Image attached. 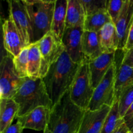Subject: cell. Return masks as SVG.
<instances>
[{
	"label": "cell",
	"mask_w": 133,
	"mask_h": 133,
	"mask_svg": "<svg viewBox=\"0 0 133 133\" xmlns=\"http://www.w3.org/2000/svg\"><path fill=\"white\" fill-rule=\"evenodd\" d=\"M85 110L71 101L68 91L53 105L48 128L53 133H78Z\"/></svg>",
	"instance_id": "obj_2"
},
{
	"label": "cell",
	"mask_w": 133,
	"mask_h": 133,
	"mask_svg": "<svg viewBox=\"0 0 133 133\" xmlns=\"http://www.w3.org/2000/svg\"><path fill=\"white\" fill-rule=\"evenodd\" d=\"M132 22L133 0H127L125 2L123 9L114 23L118 38V49L124 50Z\"/></svg>",
	"instance_id": "obj_15"
},
{
	"label": "cell",
	"mask_w": 133,
	"mask_h": 133,
	"mask_svg": "<svg viewBox=\"0 0 133 133\" xmlns=\"http://www.w3.org/2000/svg\"><path fill=\"white\" fill-rule=\"evenodd\" d=\"M124 52L123 49L115 52V101H118L125 90L133 85V68L122 63Z\"/></svg>",
	"instance_id": "obj_12"
},
{
	"label": "cell",
	"mask_w": 133,
	"mask_h": 133,
	"mask_svg": "<svg viewBox=\"0 0 133 133\" xmlns=\"http://www.w3.org/2000/svg\"><path fill=\"white\" fill-rule=\"evenodd\" d=\"M123 1H127V0H123Z\"/></svg>",
	"instance_id": "obj_37"
},
{
	"label": "cell",
	"mask_w": 133,
	"mask_h": 133,
	"mask_svg": "<svg viewBox=\"0 0 133 133\" xmlns=\"http://www.w3.org/2000/svg\"><path fill=\"white\" fill-rule=\"evenodd\" d=\"M129 132L130 131L128 127L127 126L126 123L123 122V123L119 125L112 133H129Z\"/></svg>",
	"instance_id": "obj_33"
},
{
	"label": "cell",
	"mask_w": 133,
	"mask_h": 133,
	"mask_svg": "<svg viewBox=\"0 0 133 133\" xmlns=\"http://www.w3.org/2000/svg\"><path fill=\"white\" fill-rule=\"evenodd\" d=\"M37 44L42 57L40 78L43 79L48 74L50 66L62 55L65 48L62 40L51 31L38 41Z\"/></svg>",
	"instance_id": "obj_7"
},
{
	"label": "cell",
	"mask_w": 133,
	"mask_h": 133,
	"mask_svg": "<svg viewBox=\"0 0 133 133\" xmlns=\"http://www.w3.org/2000/svg\"><path fill=\"white\" fill-rule=\"evenodd\" d=\"M79 66L80 64L73 62L64 51L50 66L48 74L42 79L53 105L69 91Z\"/></svg>",
	"instance_id": "obj_1"
},
{
	"label": "cell",
	"mask_w": 133,
	"mask_h": 133,
	"mask_svg": "<svg viewBox=\"0 0 133 133\" xmlns=\"http://www.w3.org/2000/svg\"><path fill=\"white\" fill-rule=\"evenodd\" d=\"M85 12L79 0H68L66 28H83Z\"/></svg>",
	"instance_id": "obj_21"
},
{
	"label": "cell",
	"mask_w": 133,
	"mask_h": 133,
	"mask_svg": "<svg viewBox=\"0 0 133 133\" xmlns=\"http://www.w3.org/2000/svg\"><path fill=\"white\" fill-rule=\"evenodd\" d=\"M123 122H125L124 119L119 112L118 101L116 100L110 108L100 133H112Z\"/></svg>",
	"instance_id": "obj_24"
},
{
	"label": "cell",
	"mask_w": 133,
	"mask_h": 133,
	"mask_svg": "<svg viewBox=\"0 0 133 133\" xmlns=\"http://www.w3.org/2000/svg\"><path fill=\"white\" fill-rule=\"evenodd\" d=\"M125 2V1L123 0H109L107 10L110 15L112 22L114 23H115L119 17Z\"/></svg>",
	"instance_id": "obj_28"
},
{
	"label": "cell",
	"mask_w": 133,
	"mask_h": 133,
	"mask_svg": "<svg viewBox=\"0 0 133 133\" xmlns=\"http://www.w3.org/2000/svg\"><path fill=\"white\" fill-rule=\"evenodd\" d=\"M32 32V44L37 42L51 31L55 3L40 1L26 4Z\"/></svg>",
	"instance_id": "obj_4"
},
{
	"label": "cell",
	"mask_w": 133,
	"mask_h": 133,
	"mask_svg": "<svg viewBox=\"0 0 133 133\" xmlns=\"http://www.w3.org/2000/svg\"><path fill=\"white\" fill-rule=\"evenodd\" d=\"M119 112L123 118L133 103V85L125 90L118 99Z\"/></svg>",
	"instance_id": "obj_27"
},
{
	"label": "cell",
	"mask_w": 133,
	"mask_h": 133,
	"mask_svg": "<svg viewBox=\"0 0 133 133\" xmlns=\"http://www.w3.org/2000/svg\"><path fill=\"white\" fill-rule=\"evenodd\" d=\"M12 99L19 106L16 118L25 115L39 107H46L51 109L53 107L42 78H23Z\"/></svg>",
	"instance_id": "obj_3"
},
{
	"label": "cell",
	"mask_w": 133,
	"mask_h": 133,
	"mask_svg": "<svg viewBox=\"0 0 133 133\" xmlns=\"http://www.w3.org/2000/svg\"><path fill=\"white\" fill-rule=\"evenodd\" d=\"M68 0H57L55 2L51 31L62 40L66 29Z\"/></svg>",
	"instance_id": "obj_20"
},
{
	"label": "cell",
	"mask_w": 133,
	"mask_h": 133,
	"mask_svg": "<svg viewBox=\"0 0 133 133\" xmlns=\"http://www.w3.org/2000/svg\"><path fill=\"white\" fill-rule=\"evenodd\" d=\"M94 89L91 81L88 62L81 64L69 90L71 101L83 110L88 109Z\"/></svg>",
	"instance_id": "obj_5"
},
{
	"label": "cell",
	"mask_w": 133,
	"mask_h": 133,
	"mask_svg": "<svg viewBox=\"0 0 133 133\" xmlns=\"http://www.w3.org/2000/svg\"><path fill=\"white\" fill-rule=\"evenodd\" d=\"M44 133H53L51 131V130L48 128V127H47L45 128V129L44 131Z\"/></svg>",
	"instance_id": "obj_36"
},
{
	"label": "cell",
	"mask_w": 133,
	"mask_h": 133,
	"mask_svg": "<svg viewBox=\"0 0 133 133\" xmlns=\"http://www.w3.org/2000/svg\"><path fill=\"white\" fill-rule=\"evenodd\" d=\"M29 47H26L16 57L13 58L14 68L21 78L28 77Z\"/></svg>",
	"instance_id": "obj_25"
},
{
	"label": "cell",
	"mask_w": 133,
	"mask_h": 133,
	"mask_svg": "<svg viewBox=\"0 0 133 133\" xmlns=\"http://www.w3.org/2000/svg\"><path fill=\"white\" fill-rule=\"evenodd\" d=\"M6 1H9V0H6Z\"/></svg>",
	"instance_id": "obj_39"
},
{
	"label": "cell",
	"mask_w": 133,
	"mask_h": 133,
	"mask_svg": "<svg viewBox=\"0 0 133 133\" xmlns=\"http://www.w3.org/2000/svg\"><path fill=\"white\" fill-rule=\"evenodd\" d=\"M9 18L12 20L21 34L26 46L32 44V32L26 3L22 0H9Z\"/></svg>",
	"instance_id": "obj_9"
},
{
	"label": "cell",
	"mask_w": 133,
	"mask_h": 133,
	"mask_svg": "<svg viewBox=\"0 0 133 133\" xmlns=\"http://www.w3.org/2000/svg\"><path fill=\"white\" fill-rule=\"evenodd\" d=\"M129 133H132V132H129Z\"/></svg>",
	"instance_id": "obj_38"
},
{
	"label": "cell",
	"mask_w": 133,
	"mask_h": 133,
	"mask_svg": "<svg viewBox=\"0 0 133 133\" xmlns=\"http://www.w3.org/2000/svg\"><path fill=\"white\" fill-rule=\"evenodd\" d=\"M18 110L19 106L13 99H0V133H4L11 125Z\"/></svg>",
	"instance_id": "obj_19"
},
{
	"label": "cell",
	"mask_w": 133,
	"mask_h": 133,
	"mask_svg": "<svg viewBox=\"0 0 133 133\" xmlns=\"http://www.w3.org/2000/svg\"><path fill=\"white\" fill-rule=\"evenodd\" d=\"M133 48V22L131 27L130 28L128 36H127V42H126L125 47V51L129 50Z\"/></svg>",
	"instance_id": "obj_32"
},
{
	"label": "cell",
	"mask_w": 133,
	"mask_h": 133,
	"mask_svg": "<svg viewBox=\"0 0 133 133\" xmlns=\"http://www.w3.org/2000/svg\"><path fill=\"white\" fill-rule=\"evenodd\" d=\"M28 77L31 79L40 78L42 57L37 42L29 45Z\"/></svg>",
	"instance_id": "obj_22"
},
{
	"label": "cell",
	"mask_w": 133,
	"mask_h": 133,
	"mask_svg": "<svg viewBox=\"0 0 133 133\" xmlns=\"http://www.w3.org/2000/svg\"><path fill=\"white\" fill-rule=\"evenodd\" d=\"M23 129L20 123L18 122H16L15 124H12L9 126L4 133H22Z\"/></svg>",
	"instance_id": "obj_31"
},
{
	"label": "cell",
	"mask_w": 133,
	"mask_h": 133,
	"mask_svg": "<svg viewBox=\"0 0 133 133\" xmlns=\"http://www.w3.org/2000/svg\"><path fill=\"white\" fill-rule=\"evenodd\" d=\"M115 53H103L88 62L91 81L94 88L102 81L110 68L114 64Z\"/></svg>",
	"instance_id": "obj_16"
},
{
	"label": "cell",
	"mask_w": 133,
	"mask_h": 133,
	"mask_svg": "<svg viewBox=\"0 0 133 133\" xmlns=\"http://www.w3.org/2000/svg\"><path fill=\"white\" fill-rule=\"evenodd\" d=\"M97 33L103 53H115L118 50V35L113 22L105 25Z\"/></svg>",
	"instance_id": "obj_18"
},
{
	"label": "cell",
	"mask_w": 133,
	"mask_h": 133,
	"mask_svg": "<svg viewBox=\"0 0 133 133\" xmlns=\"http://www.w3.org/2000/svg\"><path fill=\"white\" fill-rule=\"evenodd\" d=\"M4 48L7 54L14 58L18 55L26 45L16 25L10 18L5 19L2 24Z\"/></svg>",
	"instance_id": "obj_11"
},
{
	"label": "cell",
	"mask_w": 133,
	"mask_h": 133,
	"mask_svg": "<svg viewBox=\"0 0 133 133\" xmlns=\"http://www.w3.org/2000/svg\"><path fill=\"white\" fill-rule=\"evenodd\" d=\"M22 1H24L26 4H33L36 2H38L41 0H22Z\"/></svg>",
	"instance_id": "obj_34"
},
{
	"label": "cell",
	"mask_w": 133,
	"mask_h": 133,
	"mask_svg": "<svg viewBox=\"0 0 133 133\" xmlns=\"http://www.w3.org/2000/svg\"><path fill=\"white\" fill-rule=\"evenodd\" d=\"M123 118L124 119L125 123L128 127L130 132L133 133V103L131 107L129 108Z\"/></svg>",
	"instance_id": "obj_29"
},
{
	"label": "cell",
	"mask_w": 133,
	"mask_h": 133,
	"mask_svg": "<svg viewBox=\"0 0 133 133\" xmlns=\"http://www.w3.org/2000/svg\"><path fill=\"white\" fill-rule=\"evenodd\" d=\"M122 63L133 68V48L125 51Z\"/></svg>",
	"instance_id": "obj_30"
},
{
	"label": "cell",
	"mask_w": 133,
	"mask_h": 133,
	"mask_svg": "<svg viewBox=\"0 0 133 133\" xmlns=\"http://www.w3.org/2000/svg\"><path fill=\"white\" fill-rule=\"evenodd\" d=\"M110 108L107 105H104L98 110H86L78 133L101 132Z\"/></svg>",
	"instance_id": "obj_14"
},
{
	"label": "cell",
	"mask_w": 133,
	"mask_h": 133,
	"mask_svg": "<svg viewBox=\"0 0 133 133\" xmlns=\"http://www.w3.org/2000/svg\"><path fill=\"white\" fill-rule=\"evenodd\" d=\"M51 109L46 107H39L23 116L17 118L23 129L43 131L48 126Z\"/></svg>",
	"instance_id": "obj_13"
},
{
	"label": "cell",
	"mask_w": 133,
	"mask_h": 133,
	"mask_svg": "<svg viewBox=\"0 0 133 133\" xmlns=\"http://www.w3.org/2000/svg\"><path fill=\"white\" fill-rule=\"evenodd\" d=\"M115 79L116 66L114 64L94 89L87 110H98L104 105L112 106L115 101Z\"/></svg>",
	"instance_id": "obj_6"
},
{
	"label": "cell",
	"mask_w": 133,
	"mask_h": 133,
	"mask_svg": "<svg viewBox=\"0 0 133 133\" xmlns=\"http://www.w3.org/2000/svg\"><path fill=\"white\" fill-rule=\"evenodd\" d=\"M0 74V98L12 99L23 81L17 74L13 63V57L6 54L2 57Z\"/></svg>",
	"instance_id": "obj_8"
},
{
	"label": "cell",
	"mask_w": 133,
	"mask_h": 133,
	"mask_svg": "<svg viewBox=\"0 0 133 133\" xmlns=\"http://www.w3.org/2000/svg\"><path fill=\"white\" fill-rule=\"evenodd\" d=\"M83 6L86 16L107 10L109 0H79Z\"/></svg>",
	"instance_id": "obj_26"
},
{
	"label": "cell",
	"mask_w": 133,
	"mask_h": 133,
	"mask_svg": "<svg viewBox=\"0 0 133 133\" xmlns=\"http://www.w3.org/2000/svg\"><path fill=\"white\" fill-rule=\"evenodd\" d=\"M83 31L84 29L82 27L66 28L62 38L65 51L73 62L78 64H81L86 61L82 51Z\"/></svg>",
	"instance_id": "obj_10"
},
{
	"label": "cell",
	"mask_w": 133,
	"mask_h": 133,
	"mask_svg": "<svg viewBox=\"0 0 133 133\" xmlns=\"http://www.w3.org/2000/svg\"><path fill=\"white\" fill-rule=\"evenodd\" d=\"M82 51L86 61L88 62L94 60L103 53L99 41L97 32L83 31L82 36Z\"/></svg>",
	"instance_id": "obj_17"
},
{
	"label": "cell",
	"mask_w": 133,
	"mask_h": 133,
	"mask_svg": "<svg viewBox=\"0 0 133 133\" xmlns=\"http://www.w3.org/2000/svg\"><path fill=\"white\" fill-rule=\"evenodd\" d=\"M112 22L107 10H101L86 16L83 29L84 31L98 32L105 25Z\"/></svg>",
	"instance_id": "obj_23"
},
{
	"label": "cell",
	"mask_w": 133,
	"mask_h": 133,
	"mask_svg": "<svg viewBox=\"0 0 133 133\" xmlns=\"http://www.w3.org/2000/svg\"><path fill=\"white\" fill-rule=\"evenodd\" d=\"M41 1L45 3H55L57 0H41Z\"/></svg>",
	"instance_id": "obj_35"
}]
</instances>
